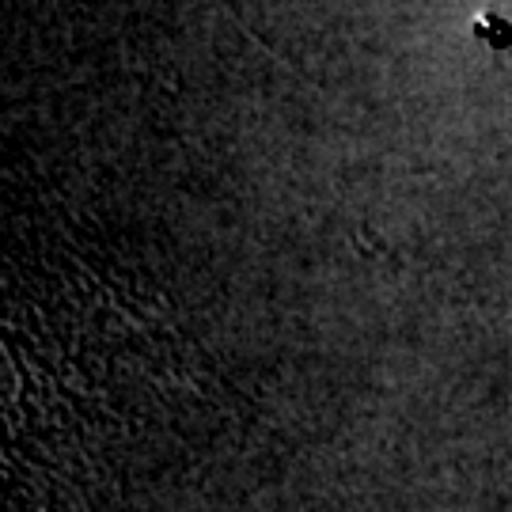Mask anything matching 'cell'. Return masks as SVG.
I'll return each instance as SVG.
<instances>
[{"label":"cell","mask_w":512,"mask_h":512,"mask_svg":"<svg viewBox=\"0 0 512 512\" xmlns=\"http://www.w3.org/2000/svg\"><path fill=\"white\" fill-rule=\"evenodd\" d=\"M475 31H478V38H490L494 46H509V38H512V27L501 23L497 16H482V23H478Z\"/></svg>","instance_id":"cell-1"}]
</instances>
